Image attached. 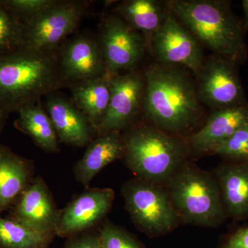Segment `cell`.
I'll list each match as a JSON object with an SVG mask.
<instances>
[{"mask_svg": "<svg viewBox=\"0 0 248 248\" xmlns=\"http://www.w3.org/2000/svg\"><path fill=\"white\" fill-rule=\"evenodd\" d=\"M114 200L112 189H86L60 210L56 236L71 238L86 232L107 216Z\"/></svg>", "mask_w": 248, "mask_h": 248, "instance_id": "obj_12", "label": "cell"}, {"mask_svg": "<svg viewBox=\"0 0 248 248\" xmlns=\"http://www.w3.org/2000/svg\"><path fill=\"white\" fill-rule=\"evenodd\" d=\"M243 11H244V17L242 19L243 25L246 32L248 31V0H244L241 1Z\"/></svg>", "mask_w": 248, "mask_h": 248, "instance_id": "obj_30", "label": "cell"}, {"mask_svg": "<svg viewBox=\"0 0 248 248\" xmlns=\"http://www.w3.org/2000/svg\"><path fill=\"white\" fill-rule=\"evenodd\" d=\"M9 217L42 232L56 236L60 210L43 178H33L17 202Z\"/></svg>", "mask_w": 248, "mask_h": 248, "instance_id": "obj_13", "label": "cell"}, {"mask_svg": "<svg viewBox=\"0 0 248 248\" xmlns=\"http://www.w3.org/2000/svg\"><path fill=\"white\" fill-rule=\"evenodd\" d=\"M98 234L103 248H145L133 234L112 223L104 225Z\"/></svg>", "mask_w": 248, "mask_h": 248, "instance_id": "obj_26", "label": "cell"}, {"mask_svg": "<svg viewBox=\"0 0 248 248\" xmlns=\"http://www.w3.org/2000/svg\"><path fill=\"white\" fill-rule=\"evenodd\" d=\"M248 122V105L213 111L203 126L186 139L191 153L211 154Z\"/></svg>", "mask_w": 248, "mask_h": 248, "instance_id": "obj_15", "label": "cell"}, {"mask_svg": "<svg viewBox=\"0 0 248 248\" xmlns=\"http://www.w3.org/2000/svg\"><path fill=\"white\" fill-rule=\"evenodd\" d=\"M115 11L129 27L143 35L150 52L152 37L164 24L170 9L168 1L127 0L120 3Z\"/></svg>", "mask_w": 248, "mask_h": 248, "instance_id": "obj_20", "label": "cell"}, {"mask_svg": "<svg viewBox=\"0 0 248 248\" xmlns=\"http://www.w3.org/2000/svg\"><path fill=\"white\" fill-rule=\"evenodd\" d=\"M166 185L174 208L186 223L215 228L226 218L219 186L211 173L186 161Z\"/></svg>", "mask_w": 248, "mask_h": 248, "instance_id": "obj_5", "label": "cell"}, {"mask_svg": "<svg viewBox=\"0 0 248 248\" xmlns=\"http://www.w3.org/2000/svg\"><path fill=\"white\" fill-rule=\"evenodd\" d=\"M32 161L0 144V217L10 210L33 179Z\"/></svg>", "mask_w": 248, "mask_h": 248, "instance_id": "obj_18", "label": "cell"}, {"mask_svg": "<svg viewBox=\"0 0 248 248\" xmlns=\"http://www.w3.org/2000/svg\"><path fill=\"white\" fill-rule=\"evenodd\" d=\"M195 79L201 103L213 111L248 105L239 66L226 59L215 54L205 58Z\"/></svg>", "mask_w": 248, "mask_h": 248, "instance_id": "obj_7", "label": "cell"}, {"mask_svg": "<svg viewBox=\"0 0 248 248\" xmlns=\"http://www.w3.org/2000/svg\"><path fill=\"white\" fill-rule=\"evenodd\" d=\"M111 95L107 113L97 129V135L121 132L130 126L143 107L144 75L130 71L112 75Z\"/></svg>", "mask_w": 248, "mask_h": 248, "instance_id": "obj_11", "label": "cell"}, {"mask_svg": "<svg viewBox=\"0 0 248 248\" xmlns=\"http://www.w3.org/2000/svg\"><path fill=\"white\" fill-rule=\"evenodd\" d=\"M227 216L248 218V162L221 165L215 174Z\"/></svg>", "mask_w": 248, "mask_h": 248, "instance_id": "obj_19", "label": "cell"}, {"mask_svg": "<svg viewBox=\"0 0 248 248\" xmlns=\"http://www.w3.org/2000/svg\"><path fill=\"white\" fill-rule=\"evenodd\" d=\"M111 76L106 73L99 78L71 85L72 95L76 107L88 117L96 131L110 103Z\"/></svg>", "mask_w": 248, "mask_h": 248, "instance_id": "obj_21", "label": "cell"}, {"mask_svg": "<svg viewBox=\"0 0 248 248\" xmlns=\"http://www.w3.org/2000/svg\"><path fill=\"white\" fill-rule=\"evenodd\" d=\"M125 209L135 226L148 236L172 231L182 221L167 189L143 179H130L124 184Z\"/></svg>", "mask_w": 248, "mask_h": 248, "instance_id": "obj_6", "label": "cell"}, {"mask_svg": "<svg viewBox=\"0 0 248 248\" xmlns=\"http://www.w3.org/2000/svg\"><path fill=\"white\" fill-rule=\"evenodd\" d=\"M46 111L51 119L59 141L65 144L83 147L97 133L88 117L73 103L60 95L47 99Z\"/></svg>", "mask_w": 248, "mask_h": 248, "instance_id": "obj_16", "label": "cell"}, {"mask_svg": "<svg viewBox=\"0 0 248 248\" xmlns=\"http://www.w3.org/2000/svg\"><path fill=\"white\" fill-rule=\"evenodd\" d=\"M108 74L133 71L148 51L144 37L118 16L104 19L99 40Z\"/></svg>", "mask_w": 248, "mask_h": 248, "instance_id": "obj_10", "label": "cell"}, {"mask_svg": "<svg viewBox=\"0 0 248 248\" xmlns=\"http://www.w3.org/2000/svg\"><path fill=\"white\" fill-rule=\"evenodd\" d=\"M173 14L213 54L238 66L248 59L246 31L228 0H169Z\"/></svg>", "mask_w": 248, "mask_h": 248, "instance_id": "obj_2", "label": "cell"}, {"mask_svg": "<svg viewBox=\"0 0 248 248\" xmlns=\"http://www.w3.org/2000/svg\"><path fill=\"white\" fill-rule=\"evenodd\" d=\"M68 82L51 52L22 48L0 55V106L9 115Z\"/></svg>", "mask_w": 248, "mask_h": 248, "instance_id": "obj_3", "label": "cell"}, {"mask_svg": "<svg viewBox=\"0 0 248 248\" xmlns=\"http://www.w3.org/2000/svg\"><path fill=\"white\" fill-rule=\"evenodd\" d=\"M59 63L65 78L73 83L107 73L99 41L84 36L76 37L64 46Z\"/></svg>", "mask_w": 248, "mask_h": 248, "instance_id": "obj_14", "label": "cell"}, {"mask_svg": "<svg viewBox=\"0 0 248 248\" xmlns=\"http://www.w3.org/2000/svg\"><path fill=\"white\" fill-rule=\"evenodd\" d=\"M211 154L219 155L231 162H248V122L217 146Z\"/></svg>", "mask_w": 248, "mask_h": 248, "instance_id": "obj_25", "label": "cell"}, {"mask_svg": "<svg viewBox=\"0 0 248 248\" xmlns=\"http://www.w3.org/2000/svg\"><path fill=\"white\" fill-rule=\"evenodd\" d=\"M86 5L85 1H58L41 14L22 21L24 48L51 52L78 27Z\"/></svg>", "mask_w": 248, "mask_h": 248, "instance_id": "obj_8", "label": "cell"}, {"mask_svg": "<svg viewBox=\"0 0 248 248\" xmlns=\"http://www.w3.org/2000/svg\"><path fill=\"white\" fill-rule=\"evenodd\" d=\"M123 137L125 166L139 179L155 185L167 184L191 153L184 137L166 133L152 124L131 126Z\"/></svg>", "mask_w": 248, "mask_h": 248, "instance_id": "obj_4", "label": "cell"}, {"mask_svg": "<svg viewBox=\"0 0 248 248\" xmlns=\"http://www.w3.org/2000/svg\"><path fill=\"white\" fill-rule=\"evenodd\" d=\"M203 48L170 10L164 24L152 37L149 53L156 63L184 67L195 78L205 60Z\"/></svg>", "mask_w": 248, "mask_h": 248, "instance_id": "obj_9", "label": "cell"}, {"mask_svg": "<svg viewBox=\"0 0 248 248\" xmlns=\"http://www.w3.org/2000/svg\"><path fill=\"white\" fill-rule=\"evenodd\" d=\"M63 248H103L99 234L82 233L72 236Z\"/></svg>", "mask_w": 248, "mask_h": 248, "instance_id": "obj_28", "label": "cell"}, {"mask_svg": "<svg viewBox=\"0 0 248 248\" xmlns=\"http://www.w3.org/2000/svg\"><path fill=\"white\" fill-rule=\"evenodd\" d=\"M38 102L27 104L18 110L15 127L29 135L43 151L58 153L60 148L56 130L48 114Z\"/></svg>", "mask_w": 248, "mask_h": 248, "instance_id": "obj_22", "label": "cell"}, {"mask_svg": "<svg viewBox=\"0 0 248 248\" xmlns=\"http://www.w3.org/2000/svg\"><path fill=\"white\" fill-rule=\"evenodd\" d=\"M8 116H9V114L0 106V133H1V130L4 128Z\"/></svg>", "mask_w": 248, "mask_h": 248, "instance_id": "obj_31", "label": "cell"}, {"mask_svg": "<svg viewBox=\"0 0 248 248\" xmlns=\"http://www.w3.org/2000/svg\"><path fill=\"white\" fill-rule=\"evenodd\" d=\"M144 78L142 110L152 125L184 137L203 120L195 77L187 68L156 63L146 68Z\"/></svg>", "mask_w": 248, "mask_h": 248, "instance_id": "obj_1", "label": "cell"}, {"mask_svg": "<svg viewBox=\"0 0 248 248\" xmlns=\"http://www.w3.org/2000/svg\"><path fill=\"white\" fill-rule=\"evenodd\" d=\"M58 1L56 0H0V2L21 22L41 14Z\"/></svg>", "mask_w": 248, "mask_h": 248, "instance_id": "obj_27", "label": "cell"}, {"mask_svg": "<svg viewBox=\"0 0 248 248\" xmlns=\"http://www.w3.org/2000/svg\"><path fill=\"white\" fill-rule=\"evenodd\" d=\"M223 248H248V226L235 231L227 239Z\"/></svg>", "mask_w": 248, "mask_h": 248, "instance_id": "obj_29", "label": "cell"}, {"mask_svg": "<svg viewBox=\"0 0 248 248\" xmlns=\"http://www.w3.org/2000/svg\"><path fill=\"white\" fill-rule=\"evenodd\" d=\"M125 140L119 131L97 135L90 142L84 156L75 166L74 174L76 180L89 188L94 177L108 165L125 156Z\"/></svg>", "mask_w": 248, "mask_h": 248, "instance_id": "obj_17", "label": "cell"}, {"mask_svg": "<svg viewBox=\"0 0 248 248\" xmlns=\"http://www.w3.org/2000/svg\"><path fill=\"white\" fill-rule=\"evenodd\" d=\"M22 48V23L0 2V55Z\"/></svg>", "mask_w": 248, "mask_h": 248, "instance_id": "obj_24", "label": "cell"}, {"mask_svg": "<svg viewBox=\"0 0 248 248\" xmlns=\"http://www.w3.org/2000/svg\"><path fill=\"white\" fill-rule=\"evenodd\" d=\"M55 236L0 217V248H49Z\"/></svg>", "mask_w": 248, "mask_h": 248, "instance_id": "obj_23", "label": "cell"}]
</instances>
